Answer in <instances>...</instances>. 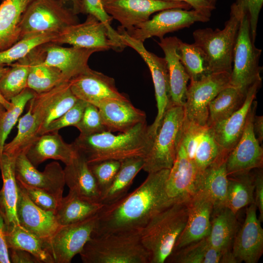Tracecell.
<instances>
[{"label":"cell","instance_id":"cell-1","mask_svg":"<svg viewBox=\"0 0 263 263\" xmlns=\"http://www.w3.org/2000/svg\"><path fill=\"white\" fill-rule=\"evenodd\" d=\"M169 171L163 169L148 173L133 191L113 204L104 205L97 214L92 236L141 231L154 215L172 204L166 190Z\"/></svg>","mask_w":263,"mask_h":263},{"label":"cell","instance_id":"cell-2","mask_svg":"<svg viewBox=\"0 0 263 263\" xmlns=\"http://www.w3.org/2000/svg\"><path fill=\"white\" fill-rule=\"evenodd\" d=\"M153 139L146 121L118 134L108 131L89 135L79 134L73 143L77 152L90 164L106 160L144 158Z\"/></svg>","mask_w":263,"mask_h":263},{"label":"cell","instance_id":"cell-3","mask_svg":"<svg viewBox=\"0 0 263 263\" xmlns=\"http://www.w3.org/2000/svg\"><path fill=\"white\" fill-rule=\"evenodd\" d=\"M189 200L163 209L141 230V241L150 253V263H164L173 252L187 222Z\"/></svg>","mask_w":263,"mask_h":263},{"label":"cell","instance_id":"cell-4","mask_svg":"<svg viewBox=\"0 0 263 263\" xmlns=\"http://www.w3.org/2000/svg\"><path fill=\"white\" fill-rule=\"evenodd\" d=\"M84 263H150L140 231H122L92 236L79 254Z\"/></svg>","mask_w":263,"mask_h":263},{"label":"cell","instance_id":"cell-5","mask_svg":"<svg viewBox=\"0 0 263 263\" xmlns=\"http://www.w3.org/2000/svg\"><path fill=\"white\" fill-rule=\"evenodd\" d=\"M241 19L230 11L223 29L205 28L193 32L194 43L206 54L211 73H231L233 50Z\"/></svg>","mask_w":263,"mask_h":263},{"label":"cell","instance_id":"cell-6","mask_svg":"<svg viewBox=\"0 0 263 263\" xmlns=\"http://www.w3.org/2000/svg\"><path fill=\"white\" fill-rule=\"evenodd\" d=\"M184 120L183 106L169 107L151 148L144 158L142 169L149 173L171 169L176 157Z\"/></svg>","mask_w":263,"mask_h":263},{"label":"cell","instance_id":"cell-7","mask_svg":"<svg viewBox=\"0 0 263 263\" xmlns=\"http://www.w3.org/2000/svg\"><path fill=\"white\" fill-rule=\"evenodd\" d=\"M69 82L60 84L48 91L35 94L28 102L27 113L19 119L16 135L11 141L5 144L2 153L15 158L26 153L39 136V131L49 108Z\"/></svg>","mask_w":263,"mask_h":263},{"label":"cell","instance_id":"cell-8","mask_svg":"<svg viewBox=\"0 0 263 263\" xmlns=\"http://www.w3.org/2000/svg\"><path fill=\"white\" fill-rule=\"evenodd\" d=\"M78 23L77 15L72 8L60 0H33L21 18L20 38L37 32L59 34L66 27Z\"/></svg>","mask_w":263,"mask_h":263},{"label":"cell","instance_id":"cell-9","mask_svg":"<svg viewBox=\"0 0 263 263\" xmlns=\"http://www.w3.org/2000/svg\"><path fill=\"white\" fill-rule=\"evenodd\" d=\"M262 50L257 48L252 40L247 15L241 19L233 53V67L230 75V85L246 94L256 82L262 80L259 59Z\"/></svg>","mask_w":263,"mask_h":263},{"label":"cell","instance_id":"cell-10","mask_svg":"<svg viewBox=\"0 0 263 263\" xmlns=\"http://www.w3.org/2000/svg\"><path fill=\"white\" fill-rule=\"evenodd\" d=\"M121 39L126 47L136 51L148 66L153 82L157 103V114L153 123L149 126L150 132L154 138L161 125L164 114L170 106V88L167 64L165 57H161L149 52L143 42L130 37L125 29L117 28Z\"/></svg>","mask_w":263,"mask_h":263},{"label":"cell","instance_id":"cell-11","mask_svg":"<svg viewBox=\"0 0 263 263\" xmlns=\"http://www.w3.org/2000/svg\"><path fill=\"white\" fill-rule=\"evenodd\" d=\"M230 73H211L197 81H190L187 88L183 106L184 121L206 126L210 102L230 85Z\"/></svg>","mask_w":263,"mask_h":263},{"label":"cell","instance_id":"cell-12","mask_svg":"<svg viewBox=\"0 0 263 263\" xmlns=\"http://www.w3.org/2000/svg\"><path fill=\"white\" fill-rule=\"evenodd\" d=\"M97 214L79 223L60 225L52 236L44 240L45 248L54 263H70L80 253L94 231Z\"/></svg>","mask_w":263,"mask_h":263},{"label":"cell","instance_id":"cell-13","mask_svg":"<svg viewBox=\"0 0 263 263\" xmlns=\"http://www.w3.org/2000/svg\"><path fill=\"white\" fill-rule=\"evenodd\" d=\"M210 20L195 10L173 8L161 11L151 19L126 30L132 38L144 42L147 39L157 37L160 39L169 33L189 27L196 22H206Z\"/></svg>","mask_w":263,"mask_h":263},{"label":"cell","instance_id":"cell-14","mask_svg":"<svg viewBox=\"0 0 263 263\" xmlns=\"http://www.w3.org/2000/svg\"><path fill=\"white\" fill-rule=\"evenodd\" d=\"M257 105V101L254 100L242 136L226 156L225 167L228 176L263 168V149L255 136L253 127Z\"/></svg>","mask_w":263,"mask_h":263},{"label":"cell","instance_id":"cell-15","mask_svg":"<svg viewBox=\"0 0 263 263\" xmlns=\"http://www.w3.org/2000/svg\"><path fill=\"white\" fill-rule=\"evenodd\" d=\"M103 3L106 12L126 30L149 20L150 16L156 12L173 8L185 10L192 8L184 2L157 0H107Z\"/></svg>","mask_w":263,"mask_h":263},{"label":"cell","instance_id":"cell-16","mask_svg":"<svg viewBox=\"0 0 263 263\" xmlns=\"http://www.w3.org/2000/svg\"><path fill=\"white\" fill-rule=\"evenodd\" d=\"M180 142L188 157L195 163L198 173L226 152L217 143L208 127L184 120Z\"/></svg>","mask_w":263,"mask_h":263},{"label":"cell","instance_id":"cell-17","mask_svg":"<svg viewBox=\"0 0 263 263\" xmlns=\"http://www.w3.org/2000/svg\"><path fill=\"white\" fill-rule=\"evenodd\" d=\"M70 87L78 99L97 107L110 100H129L117 90L114 79L89 67L69 80Z\"/></svg>","mask_w":263,"mask_h":263},{"label":"cell","instance_id":"cell-18","mask_svg":"<svg viewBox=\"0 0 263 263\" xmlns=\"http://www.w3.org/2000/svg\"><path fill=\"white\" fill-rule=\"evenodd\" d=\"M53 43L73 46L97 49L100 51L113 49L118 52L105 24L92 15L81 23L71 25L59 33Z\"/></svg>","mask_w":263,"mask_h":263},{"label":"cell","instance_id":"cell-19","mask_svg":"<svg viewBox=\"0 0 263 263\" xmlns=\"http://www.w3.org/2000/svg\"><path fill=\"white\" fill-rule=\"evenodd\" d=\"M198 170L179 141L176 157L166 182L167 194L171 203L189 200L197 192Z\"/></svg>","mask_w":263,"mask_h":263},{"label":"cell","instance_id":"cell-20","mask_svg":"<svg viewBox=\"0 0 263 263\" xmlns=\"http://www.w3.org/2000/svg\"><path fill=\"white\" fill-rule=\"evenodd\" d=\"M16 179L27 185L48 191L58 199L63 197L65 182L64 170L57 162L47 164L43 171L38 170L28 159L25 154L15 160Z\"/></svg>","mask_w":263,"mask_h":263},{"label":"cell","instance_id":"cell-21","mask_svg":"<svg viewBox=\"0 0 263 263\" xmlns=\"http://www.w3.org/2000/svg\"><path fill=\"white\" fill-rule=\"evenodd\" d=\"M257 210L254 203L247 206L244 222L233 241L232 251L239 263H257L263 253V229Z\"/></svg>","mask_w":263,"mask_h":263},{"label":"cell","instance_id":"cell-22","mask_svg":"<svg viewBox=\"0 0 263 263\" xmlns=\"http://www.w3.org/2000/svg\"><path fill=\"white\" fill-rule=\"evenodd\" d=\"M213 209V203L205 192L198 190L193 195L189 202L186 225L175 244L173 251L208 235Z\"/></svg>","mask_w":263,"mask_h":263},{"label":"cell","instance_id":"cell-23","mask_svg":"<svg viewBox=\"0 0 263 263\" xmlns=\"http://www.w3.org/2000/svg\"><path fill=\"white\" fill-rule=\"evenodd\" d=\"M262 80L254 83L248 90L242 106L227 119L208 127L219 146L229 152L237 144L243 134L247 116Z\"/></svg>","mask_w":263,"mask_h":263},{"label":"cell","instance_id":"cell-24","mask_svg":"<svg viewBox=\"0 0 263 263\" xmlns=\"http://www.w3.org/2000/svg\"><path fill=\"white\" fill-rule=\"evenodd\" d=\"M45 63L57 68L68 81L87 70L90 56L100 52L94 48L64 47L53 42L45 43Z\"/></svg>","mask_w":263,"mask_h":263},{"label":"cell","instance_id":"cell-25","mask_svg":"<svg viewBox=\"0 0 263 263\" xmlns=\"http://www.w3.org/2000/svg\"><path fill=\"white\" fill-rule=\"evenodd\" d=\"M17 214L20 225L43 240L49 238L60 226L53 213L35 205L19 186Z\"/></svg>","mask_w":263,"mask_h":263},{"label":"cell","instance_id":"cell-26","mask_svg":"<svg viewBox=\"0 0 263 263\" xmlns=\"http://www.w3.org/2000/svg\"><path fill=\"white\" fill-rule=\"evenodd\" d=\"M107 131L127 132L146 122L145 113L135 107L129 100H110L97 107Z\"/></svg>","mask_w":263,"mask_h":263},{"label":"cell","instance_id":"cell-27","mask_svg":"<svg viewBox=\"0 0 263 263\" xmlns=\"http://www.w3.org/2000/svg\"><path fill=\"white\" fill-rule=\"evenodd\" d=\"M73 143L65 142L57 132L39 135L32 144L25 155L36 167L48 159L60 160L69 164L76 154Z\"/></svg>","mask_w":263,"mask_h":263},{"label":"cell","instance_id":"cell-28","mask_svg":"<svg viewBox=\"0 0 263 263\" xmlns=\"http://www.w3.org/2000/svg\"><path fill=\"white\" fill-rule=\"evenodd\" d=\"M178 38H164L157 43L165 54L169 76L170 106H184L186 99L189 76L177 53ZM169 106V107H170Z\"/></svg>","mask_w":263,"mask_h":263},{"label":"cell","instance_id":"cell-29","mask_svg":"<svg viewBox=\"0 0 263 263\" xmlns=\"http://www.w3.org/2000/svg\"><path fill=\"white\" fill-rule=\"evenodd\" d=\"M2 153L0 160V170L3 185L0 190V212L6 225V231L19 225L17 214L19 186L15 174V160Z\"/></svg>","mask_w":263,"mask_h":263},{"label":"cell","instance_id":"cell-30","mask_svg":"<svg viewBox=\"0 0 263 263\" xmlns=\"http://www.w3.org/2000/svg\"><path fill=\"white\" fill-rule=\"evenodd\" d=\"M27 56L29 69L27 88L39 94L69 81L57 68L45 63V44L34 48Z\"/></svg>","mask_w":263,"mask_h":263},{"label":"cell","instance_id":"cell-31","mask_svg":"<svg viewBox=\"0 0 263 263\" xmlns=\"http://www.w3.org/2000/svg\"><path fill=\"white\" fill-rule=\"evenodd\" d=\"M63 170L65 185L69 190L86 200L101 203V193L97 183L83 157L77 152Z\"/></svg>","mask_w":263,"mask_h":263},{"label":"cell","instance_id":"cell-32","mask_svg":"<svg viewBox=\"0 0 263 263\" xmlns=\"http://www.w3.org/2000/svg\"><path fill=\"white\" fill-rule=\"evenodd\" d=\"M228 153H223L197 175V191H202L208 196L213 203V209L225 207L228 184L225 160Z\"/></svg>","mask_w":263,"mask_h":263},{"label":"cell","instance_id":"cell-33","mask_svg":"<svg viewBox=\"0 0 263 263\" xmlns=\"http://www.w3.org/2000/svg\"><path fill=\"white\" fill-rule=\"evenodd\" d=\"M238 227L237 214L226 207L213 209L207 237L209 244L222 252L231 249Z\"/></svg>","mask_w":263,"mask_h":263},{"label":"cell","instance_id":"cell-34","mask_svg":"<svg viewBox=\"0 0 263 263\" xmlns=\"http://www.w3.org/2000/svg\"><path fill=\"white\" fill-rule=\"evenodd\" d=\"M32 0H2L0 5V52L20 39L21 18Z\"/></svg>","mask_w":263,"mask_h":263},{"label":"cell","instance_id":"cell-35","mask_svg":"<svg viewBox=\"0 0 263 263\" xmlns=\"http://www.w3.org/2000/svg\"><path fill=\"white\" fill-rule=\"evenodd\" d=\"M104 206L86 200L69 190L61 200L55 216L60 225L73 224L96 215Z\"/></svg>","mask_w":263,"mask_h":263},{"label":"cell","instance_id":"cell-36","mask_svg":"<svg viewBox=\"0 0 263 263\" xmlns=\"http://www.w3.org/2000/svg\"><path fill=\"white\" fill-rule=\"evenodd\" d=\"M143 165L144 158L141 157H132L121 161L119 169L110 187L101 196L100 203L108 205L125 196Z\"/></svg>","mask_w":263,"mask_h":263},{"label":"cell","instance_id":"cell-37","mask_svg":"<svg viewBox=\"0 0 263 263\" xmlns=\"http://www.w3.org/2000/svg\"><path fill=\"white\" fill-rule=\"evenodd\" d=\"M254 203V176L251 171L228 176L225 207L235 214Z\"/></svg>","mask_w":263,"mask_h":263},{"label":"cell","instance_id":"cell-38","mask_svg":"<svg viewBox=\"0 0 263 263\" xmlns=\"http://www.w3.org/2000/svg\"><path fill=\"white\" fill-rule=\"evenodd\" d=\"M246 94L237 88L230 85L225 88L209 105L207 126L228 118L242 106Z\"/></svg>","mask_w":263,"mask_h":263},{"label":"cell","instance_id":"cell-39","mask_svg":"<svg viewBox=\"0 0 263 263\" xmlns=\"http://www.w3.org/2000/svg\"><path fill=\"white\" fill-rule=\"evenodd\" d=\"M5 239L8 249L26 251L34 255L40 263H54L44 247L43 239L17 225L6 231Z\"/></svg>","mask_w":263,"mask_h":263},{"label":"cell","instance_id":"cell-40","mask_svg":"<svg viewBox=\"0 0 263 263\" xmlns=\"http://www.w3.org/2000/svg\"><path fill=\"white\" fill-rule=\"evenodd\" d=\"M222 252L209 243L207 237L174 251L166 262L173 263H219Z\"/></svg>","mask_w":263,"mask_h":263},{"label":"cell","instance_id":"cell-41","mask_svg":"<svg viewBox=\"0 0 263 263\" xmlns=\"http://www.w3.org/2000/svg\"><path fill=\"white\" fill-rule=\"evenodd\" d=\"M176 51L190 81L199 80L211 74L206 54L195 43L189 44L178 38Z\"/></svg>","mask_w":263,"mask_h":263},{"label":"cell","instance_id":"cell-42","mask_svg":"<svg viewBox=\"0 0 263 263\" xmlns=\"http://www.w3.org/2000/svg\"><path fill=\"white\" fill-rule=\"evenodd\" d=\"M58 33L37 32L27 35L10 47L0 52V65L8 66L25 57L34 48L53 42Z\"/></svg>","mask_w":263,"mask_h":263},{"label":"cell","instance_id":"cell-43","mask_svg":"<svg viewBox=\"0 0 263 263\" xmlns=\"http://www.w3.org/2000/svg\"><path fill=\"white\" fill-rule=\"evenodd\" d=\"M27 55L8 65V71L0 79V93L8 101L27 88L29 69Z\"/></svg>","mask_w":263,"mask_h":263},{"label":"cell","instance_id":"cell-44","mask_svg":"<svg viewBox=\"0 0 263 263\" xmlns=\"http://www.w3.org/2000/svg\"><path fill=\"white\" fill-rule=\"evenodd\" d=\"M36 93L26 88L10 100L11 107L0 115V160L5 140L17 123L26 105Z\"/></svg>","mask_w":263,"mask_h":263},{"label":"cell","instance_id":"cell-45","mask_svg":"<svg viewBox=\"0 0 263 263\" xmlns=\"http://www.w3.org/2000/svg\"><path fill=\"white\" fill-rule=\"evenodd\" d=\"M80 13L92 15L105 24L111 40L117 48L118 52L122 51L126 47L120 35L111 26L113 18L106 12L102 0H81Z\"/></svg>","mask_w":263,"mask_h":263},{"label":"cell","instance_id":"cell-46","mask_svg":"<svg viewBox=\"0 0 263 263\" xmlns=\"http://www.w3.org/2000/svg\"><path fill=\"white\" fill-rule=\"evenodd\" d=\"M71 90L69 82L67 86L59 94L48 109L45 119L39 131L42 134L48 125L68 111L78 100Z\"/></svg>","mask_w":263,"mask_h":263},{"label":"cell","instance_id":"cell-47","mask_svg":"<svg viewBox=\"0 0 263 263\" xmlns=\"http://www.w3.org/2000/svg\"><path fill=\"white\" fill-rule=\"evenodd\" d=\"M120 165L121 161L116 160H106L89 164L100 190L101 197L113 181Z\"/></svg>","mask_w":263,"mask_h":263},{"label":"cell","instance_id":"cell-48","mask_svg":"<svg viewBox=\"0 0 263 263\" xmlns=\"http://www.w3.org/2000/svg\"><path fill=\"white\" fill-rule=\"evenodd\" d=\"M17 181L18 186L25 192L35 205L55 214L61 200L45 190L27 185L17 179Z\"/></svg>","mask_w":263,"mask_h":263},{"label":"cell","instance_id":"cell-49","mask_svg":"<svg viewBox=\"0 0 263 263\" xmlns=\"http://www.w3.org/2000/svg\"><path fill=\"white\" fill-rule=\"evenodd\" d=\"M263 5V0H235L230 11L242 17L247 15L249 19L251 35L255 42L257 35L259 16Z\"/></svg>","mask_w":263,"mask_h":263},{"label":"cell","instance_id":"cell-50","mask_svg":"<svg viewBox=\"0 0 263 263\" xmlns=\"http://www.w3.org/2000/svg\"><path fill=\"white\" fill-rule=\"evenodd\" d=\"M80 134L89 135L107 131L104 126L98 108L88 103L79 122L75 126Z\"/></svg>","mask_w":263,"mask_h":263},{"label":"cell","instance_id":"cell-51","mask_svg":"<svg viewBox=\"0 0 263 263\" xmlns=\"http://www.w3.org/2000/svg\"><path fill=\"white\" fill-rule=\"evenodd\" d=\"M88 103L86 101L78 99L77 102L64 114L51 122L46 127L43 134L58 132L59 130L68 126L75 127L80 121Z\"/></svg>","mask_w":263,"mask_h":263},{"label":"cell","instance_id":"cell-52","mask_svg":"<svg viewBox=\"0 0 263 263\" xmlns=\"http://www.w3.org/2000/svg\"><path fill=\"white\" fill-rule=\"evenodd\" d=\"M254 176V203L259 211V219L263 221V172L262 168L255 169Z\"/></svg>","mask_w":263,"mask_h":263},{"label":"cell","instance_id":"cell-53","mask_svg":"<svg viewBox=\"0 0 263 263\" xmlns=\"http://www.w3.org/2000/svg\"><path fill=\"white\" fill-rule=\"evenodd\" d=\"M168 2H184L188 4L194 10L197 11L203 16L209 18L211 13L215 9L208 0H157Z\"/></svg>","mask_w":263,"mask_h":263},{"label":"cell","instance_id":"cell-54","mask_svg":"<svg viewBox=\"0 0 263 263\" xmlns=\"http://www.w3.org/2000/svg\"><path fill=\"white\" fill-rule=\"evenodd\" d=\"M6 225L0 212V263H11L6 239Z\"/></svg>","mask_w":263,"mask_h":263},{"label":"cell","instance_id":"cell-55","mask_svg":"<svg viewBox=\"0 0 263 263\" xmlns=\"http://www.w3.org/2000/svg\"><path fill=\"white\" fill-rule=\"evenodd\" d=\"M9 258L13 263H40L39 261L30 253L23 250L10 249Z\"/></svg>","mask_w":263,"mask_h":263},{"label":"cell","instance_id":"cell-56","mask_svg":"<svg viewBox=\"0 0 263 263\" xmlns=\"http://www.w3.org/2000/svg\"><path fill=\"white\" fill-rule=\"evenodd\" d=\"M253 131L259 143L262 144L263 140V116H254L253 121Z\"/></svg>","mask_w":263,"mask_h":263},{"label":"cell","instance_id":"cell-57","mask_svg":"<svg viewBox=\"0 0 263 263\" xmlns=\"http://www.w3.org/2000/svg\"><path fill=\"white\" fill-rule=\"evenodd\" d=\"M220 263H238L239 262L234 255L232 249H231L225 250L222 252Z\"/></svg>","mask_w":263,"mask_h":263},{"label":"cell","instance_id":"cell-58","mask_svg":"<svg viewBox=\"0 0 263 263\" xmlns=\"http://www.w3.org/2000/svg\"><path fill=\"white\" fill-rule=\"evenodd\" d=\"M64 4L69 3L72 5V8L76 15L80 13L81 0H60Z\"/></svg>","mask_w":263,"mask_h":263},{"label":"cell","instance_id":"cell-59","mask_svg":"<svg viewBox=\"0 0 263 263\" xmlns=\"http://www.w3.org/2000/svg\"><path fill=\"white\" fill-rule=\"evenodd\" d=\"M0 102L3 104L6 110L9 109L11 106L10 101L6 100L0 93Z\"/></svg>","mask_w":263,"mask_h":263},{"label":"cell","instance_id":"cell-60","mask_svg":"<svg viewBox=\"0 0 263 263\" xmlns=\"http://www.w3.org/2000/svg\"><path fill=\"white\" fill-rule=\"evenodd\" d=\"M9 69V66L0 65V79L6 73Z\"/></svg>","mask_w":263,"mask_h":263},{"label":"cell","instance_id":"cell-61","mask_svg":"<svg viewBox=\"0 0 263 263\" xmlns=\"http://www.w3.org/2000/svg\"><path fill=\"white\" fill-rule=\"evenodd\" d=\"M6 110L5 108L0 102V115Z\"/></svg>","mask_w":263,"mask_h":263},{"label":"cell","instance_id":"cell-62","mask_svg":"<svg viewBox=\"0 0 263 263\" xmlns=\"http://www.w3.org/2000/svg\"><path fill=\"white\" fill-rule=\"evenodd\" d=\"M208 1L212 6L215 7L217 0H208Z\"/></svg>","mask_w":263,"mask_h":263},{"label":"cell","instance_id":"cell-63","mask_svg":"<svg viewBox=\"0 0 263 263\" xmlns=\"http://www.w3.org/2000/svg\"><path fill=\"white\" fill-rule=\"evenodd\" d=\"M106 0H102V2H104V1H106Z\"/></svg>","mask_w":263,"mask_h":263}]
</instances>
